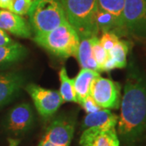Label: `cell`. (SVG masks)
<instances>
[{"label":"cell","instance_id":"cell-1","mask_svg":"<svg viewBox=\"0 0 146 146\" xmlns=\"http://www.w3.org/2000/svg\"><path fill=\"white\" fill-rule=\"evenodd\" d=\"M118 131L126 145H134L146 134V76L131 63L126 78Z\"/></svg>","mask_w":146,"mask_h":146},{"label":"cell","instance_id":"cell-2","mask_svg":"<svg viewBox=\"0 0 146 146\" xmlns=\"http://www.w3.org/2000/svg\"><path fill=\"white\" fill-rule=\"evenodd\" d=\"M68 22L78 33L80 39L98 36L99 29L96 16L98 0H59Z\"/></svg>","mask_w":146,"mask_h":146},{"label":"cell","instance_id":"cell-3","mask_svg":"<svg viewBox=\"0 0 146 146\" xmlns=\"http://www.w3.org/2000/svg\"><path fill=\"white\" fill-rule=\"evenodd\" d=\"M34 42L57 57H76L80 44L78 33L68 21L51 31L34 36Z\"/></svg>","mask_w":146,"mask_h":146},{"label":"cell","instance_id":"cell-4","mask_svg":"<svg viewBox=\"0 0 146 146\" xmlns=\"http://www.w3.org/2000/svg\"><path fill=\"white\" fill-rule=\"evenodd\" d=\"M28 15L35 36L46 33L68 21L59 0H34Z\"/></svg>","mask_w":146,"mask_h":146},{"label":"cell","instance_id":"cell-5","mask_svg":"<svg viewBox=\"0 0 146 146\" xmlns=\"http://www.w3.org/2000/svg\"><path fill=\"white\" fill-rule=\"evenodd\" d=\"M89 95L102 109H118L121 102L120 84L101 76L93 80Z\"/></svg>","mask_w":146,"mask_h":146},{"label":"cell","instance_id":"cell-6","mask_svg":"<svg viewBox=\"0 0 146 146\" xmlns=\"http://www.w3.org/2000/svg\"><path fill=\"white\" fill-rule=\"evenodd\" d=\"M38 114L44 119H49L54 115L63 104V101L59 92L42 88L34 84L26 86Z\"/></svg>","mask_w":146,"mask_h":146},{"label":"cell","instance_id":"cell-7","mask_svg":"<svg viewBox=\"0 0 146 146\" xmlns=\"http://www.w3.org/2000/svg\"><path fill=\"white\" fill-rule=\"evenodd\" d=\"M123 21L127 34L146 37V0H125Z\"/></svg>","mask_w":146,"mask_h":146},{"label":"cell","instance_id":"cell-8","mask_svg":"<svg viewBox=\"0 0 146 146\" xmlns=\"http://www.w3.org/2000/svg\"><path fill=\"white\" fill-rule=\"evenodd\" d=\"M34 113L31 106L21 103L11 110L7 115L4 126L8 132L14 136H21L28 132L34 123Z\"/></svg>","mask_w":146,"mask_h":146},{"label":"cell","instance_id":"cell-9","mask_svg":"<svg viewBox=\"0 0 146 146\" xmlns=\"http://www.w3.org/2000/svg\"><path fill=\"white\" fill-rule=\"evenodd\" d=\"M75 130V123L66 116H59L48 126L42 137L55 146H70Z\"/></svg>","mask_w":146,"mask_h":146},{"label":"cell","instance_id":"cell-10","mask_svg":"<svg viewBox=\"0 0 146 146\" xmlns=\"http://www.w3.org/2000/svg\"><path fill=\"white\" fill-rule=\"evenodd\" d=\"M80 146H119L115 128L89 127L84 129L80 139Z\"/></svg>","mask_w":146,"mask_h":146},{"label":"cell","instance_id":"cell-11","mask_svg":"<svg viewBox=\"0 0 146 146\" xmlns=\"http://www.w3.org/2000/svg\"><path fill=\"white\" fill-rule=\"evenodd\" d=\"M0 29L21 38H30L33 34L29 23L8 10H0Z\"/></svg>","mask_w":146,"mask_h":146},{"label":"cell","instance_id":"cell-12","mask_svg":"<svg viewBox=\"0 0 146 146\" xmlns=\"http://www.w3.org/2000/svg\"><path fill=\"white\" fill-rule=\"evenodd\" d=\"M25 82L21 73L0 74V106L10 102L19 94Z\"/></svg>","mask_w":146,"mask_h":146},{"label":"cell","instance_id":"cell-13","mask_svg":"<svg viewBox=\"0 0 146 146\" xmlns=\"http://www.w3.org/2000/svg\"><path fill=\"white\" fill-rule=\"evenodd\" d=\"M119 117L110 110L100 109L94 113L86 115L83 120V128L99 127L105 129L115 128L118 123Z\"/></svg>","mask_w":146,"mask_h":146},{"label":"cell","instance_id":"cell-14","mask_svg":"<svg viewBox=\"0 0 146 146\" xmlns=\"http://www.w3.org/2000/svg\"><path fill=\"white\" fill-rule=\"evenodd\" d=\"M99 76V72H98L82 68L78 75L76 76V78L73 79L76 103L80 105L84 100L89 96L91 84L94 79Z\"/></svg>","mask_w":146,"mask_h":146},{"label":"cell","instance_id":"cell-15","mask_svg":"<svg viewBox=\"0 0 146 146\" xmlns=\"http://www.w3.org/2000/svg\"><path fill=\"white\" fill-rule=\"evenodd\" d=\"M28 54L26 48L18 42L0 46V67L9 66L23 60Z\"/></svg>","mask_w":146,"mask_h":146},{"label":"cell","instance_id":"cell-16","mask_svg":"<svg viewBox=\"0 0 146 146\" xmlns=\"http://www.w3.org/2000/svg\"><path fill=\"white\" fill-rule=\"evenodd\" d=\"M125 0H98V9L106 11L115 17L122 35L127 34L123 21V7Z\"/></svg>","mask_w":146,"mask_h":146},{"label":"cell","instance_id":"cell-17","mask_svg":"<svg viewBox=\"0 0 146 146\" xmlns=\"http://www.w3.org/2000/svg\"><path fill=\"white\" fill-rule=\"evenodd\" d=\"M91 38L92 37H86L80 39V44L76 58L83 69H89L99 72L98 64L94 60L92 54Z\"/></svg>","mask_w":146,"mask_h":146},{"label":"cell","instance_id":"cell-18","mask_svg":"<svg viewBox=\"0 0 146 146\" xmlns=\"http://www.w3.org/2000/svg\"><path fill=\"white\" fill-rule=\"evenodd\" d=\"M60 79V89L59 94L63 102H76V93L74 89V80L68 76L65 68H62L59 72Z\"/></svg>","mask_w":146,"mask_h":146},{"label":"cell","instance_id":"cell-19","mask_svg":"<svg viewBox=\"0 0 146 146\" xmlns=\"http://www.w3.org/2000/svg\"><path fill=\"white\" fill-rule=\"evenodd\" d=\"M128 50L129 46L127 42L119 40L108 51V55L114 60L116 68H124L127 66Z\"/></svg>","mask_w":146,"mask_h":146},{"label":"cell","instance_id":"cell-20","mask_svg":"<svg viewBox=\"0 0 146 146\" xmlns=\"http://www.w3.org/2000/svg\"><path fill=\"white\" fill-rule=\"evenodd\" d=\"M91 46H92V54L94 60L98 64V69L102 68L103 63L108 58V51L106 50L104 47L102 46L99 38L98 36H93L91 38Z\"/></svg>","mask_w":146,"mask_h":146},{"label":"cell","instance_id":"cell-21","mask_svg":"<svg viewBox=\"0 0 146 146\" xmlns=\"http://www.w3.org/2000/svg\"><path fill=\"white\" fill-rule=\"evenodd\" d=\"M33 0H11L7 10L19 16H25L29 13Z\"/></svg>","mask_w":146,"mask_h":146},{"label":"cell","instance_id":"cell-22","mask_svg":"<svg viewBox=\"0 0 146 146\" xmlns=\"http://www.w3.org/2000/svg\"><path fill=\"white\" fill-rule=\"evenodd\" d=\"M102 46L104 47L106 50L109 51L117 42L119 41V36L113 32H106L103 33L102 37L99 39Z\"/></svg>","mask_w":146,"mask_h":146},{"label":"cell","instance_id":"cell-23","mask_svg":"<svg viewBox=\"0 0 146 146\" xmlns=\"http://www.w3.org/2000/svg\"><path fill=\"white\" fill-rule=\"evenodd\" d=\"M80 105H81V106L83 107V109L84 110V111L87 114L94 113L95 111L99 110L100 109H102V108H101L95 102V101L93 99V98L90 95L88 96L84 100L83 102Z\"/></svg>","mask_w":146,"mask_h":146},{"label":"cell","instance_id":"cell-24","mask_svg":"<svg viewBox=\"0 0 146 146\" xmlns=\"http://www.w3.org/2000/svg\"><path fill=\"white\" fill-rule=\"evenodd\" d=\"M15 42L4 30L0 29V46H10Z\"/></svg>","mask_w":146,"mask_h":146},{"label":"cell","instance_id":"cell-25","mask_svg":"<svg viewBox=\"0 0 146 146\" xmlns=\"http://www.w3.org/2000/svg\"><path fill=\"white\" fill-rule=\"evenodd\" d=\"M11 0H0V8L3 10H7Z\"/></svg>","mask_w":146,"mask_h":146},{"label":"cell","instance_id":"cell-26","mask_svg":"<svg viewBox=\"0 0 146 146\" xmlns=\"http://www.w3.org/2000/svg\"><path fill=\"white\" fill-rule=\"evenodd\" d=\"M18 144H19V140H15V139L9 140V146H18Z\"/></svg>","mask_w":146,"mask_h":146}]
</instances>
